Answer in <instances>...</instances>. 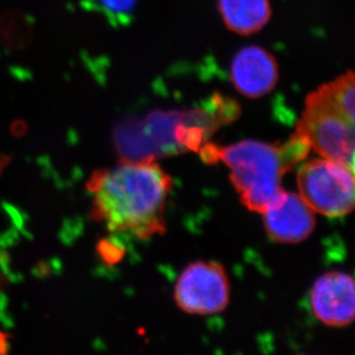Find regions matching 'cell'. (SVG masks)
<instances>
[{
	"label": "cell",
	"instance_id": "4",
	"mask_svg": "<svg viewBox=\"0 0 355 355\" xmlns=\"http://www.w3.org/2000/svg\"><path fill=\"white\" fill-rule=\"evenodd\" d=\"M353 171L329 159L309 161L297 175L299 196L313 211L329 218L349 214L354 208Z\"/></svg>",
	"mask_w": 355,
	"mask_h": 355
},
{
	"label": "cell",
	"instance_id": "2",
	"mask_svg": "<svg viewBox=\"0 0 355 355\" xmlns=\"http://www.w3.org/2000/svg\"><path fill=\"white\" fill-rule=\"evenodd\" d=\"M311 146L305 138L292 135L284 144L262 141H239L227 148L207 145L202 155L208 161L221 160L230 168V180L250 211L262 213L282 190L284 175L309 155Z\"/></svg>",
	"mask_w": 355,
	"mask_h": 355
},
{
	"label": "cell",
	"instance_id": "7",
	"mask_svg": "<svg viewBox=\"0 0 355 355\" xmlns=\"http://www.w3.org/2000/svg\"><path fill=\"white\" fill-rule=\"evenodd\" d=\"M311 305L316 318L329 327L351 324L355 315L354 281L345 272H327L313 285Z\"/></svg>",
	"mask_w": 355,
	"mask_h": 355
},
{
	"label": "cell",
	"instance_id": "8",
	"mask_svg": "<svg viewBox=\"0 0 355 355\" xmlns=\"http://www.w3.org/2000/svg\"><path fill=\"white\" fill-rule=\"evenodd\" d=\"M230 76L236 90L245 97L253 99L263 97L277 83V62L262 47H245L234 58Z\"/></svg>",
	"mask_w": 355,
	"mask_h": 355
},
{
	"label": "cell",
	"instance_id": "1",
	"mask_svg": "<svg viewBox=\"0 0 355 355\" xmlns=\"http://www.w3.org/2000/svg\"><path fill=\"white\" fill-rule=\"evenodd\" d=\"M171 178L153 159L125 160L96 171L87 183L92 215L110 232L146 239L166 232L164 211Z\"/></svg>",
	"mask_w": 355,
	"mask_h": 355
},
{
	"label": "cell",
	"instance_id": "11",
	"mask_svg": "<svg viewBox=\"0 0 355 355\" xmlns=\"http://www.w3.org/2000/svg\"><path fill=\"white\" fill-rule=\"evenodd\" d=\"M7 338L6 336L3 335V332H0V353L6 352L7 349Z\"/></svg>",
	"mask_w": 355,
	"mask_h": 355
},
{
	"label": "cell",
	"instance_id": "10",
	"mask_svg": "<svg viewBox=\"0 0 355 355\" xmlns=\"http://www.w3.org/2000/svg\"><path fill=\"white\" fill-rule=\"evenodd\" d=\"M136 0H98L99 6L103 7L110 15H125L134 8Z\"/></svg>",
	"mask_w": 355,
	"mask_h": 355
},
{
	"label": "cell",
	"instance_id": "5",
	"mask_svg": "<svg viewBox=\"0 0 355 355\" xmlns=\"http://www.w3.org/2000/svg\"><path fill=\"white\" fill-rule=\"evenodd\" d=\"M175 302L183 312L211 315L227 309L230 283L218 262H193L182 272L175 285Z\"/></svg>",
	"mask_w": 355,
	"mask_h": 355
},
{
	"label": "cell",
	"instance_id": "3",
	"mask_svg": "<svg viewBox=\"0 0 355 355\" xmlns=\"http://www.w3.org/2000/svg\"><path fill=\"white\" fill-rule=\"evenodd\" d=\"M295 134L305 138L322 158L354 171V119L345 114L322 87L309 94Z\"/></svg>",
	"mask_w": 355,
	"mask_h": 355
},
{
	"label": "cell",
	"instance_id": "9",
	"mask_svg": "<svg viewBox=\"0 0 355 355\" xmlns=\"http://www.w3.org/2000/svg\"><path fill=\"white\" fill-rule=\"evenodd\" d=\"M218 10L229 31L243 36L261 31L272 17L269 0H218Z\"/></svg>",
	"mask_w": 355,
	"mask_h": 355
},
{
	"label": "cell",
	"instance_id": "6",
	"mask_svg": "<svg viewBox=\"0 0 355 355\" xmlns=\"http://www.w3.org/2000/svg\"><path fill=\"white\" fill-rule=\"evenodd\" d=\"M266 232L282 244H298L315 229V211L304 199L282 189L262 211Z\"/></svg>",
	"mask_w": 355,
	"mask_h": 355
}]
</instances>
